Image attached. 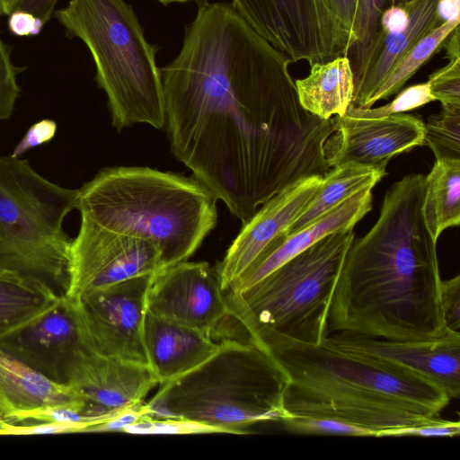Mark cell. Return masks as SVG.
Wrapping results in <instances>:
<instances>
[{
	"label": "cell",
	"instance_id": "1",
	"mask_svg": "<svg viewBox=\"0 0 460 460\" xmlns=\"http://www.w3.org/2000/svg\"><path fill=\"white\" fill-rule=\"evenodd\" d=\"M291 63L232 3L201 0L160 68L172 153L243 224L284 188L331 169L334 119L301 106Z\"/></svg>",
	"mask_w": 460,
	"mask_h": 460
},
{
	"label": "cell",
	"instance_id": "2",
	"mask_svg": "<svg viewBox=\"0 0 460 460\" xmlns=\"http://www.w3.org/2000/svg\"><path fill=\"white\" fill-rule=\"evenodd\" d=\"M424 179L411 173L394 182L375 225L353 239L333 291L328 334L428 341L450 331L437 242L422 215Z\"/></svg>",
	"mask_w": 460,
	"mask_h": 460
},
{
	"label": "cell",
	"instance_id": "3",
	"mask_svg": "<svg viewBox=\"0 0 460 460\" xmlns=\"http://www.w3.org/2000/svg\"><path fill=\"white\" fill-rule=\"evenodd\" d=\"M229 315L284 372L288 418H331L377 434L438 420L451 400L443 387L421 376L293 339L234 305Z\"/></svg>",
	"mask_w": 460,
	"mask_h": 460
},
{
	"label": "cell",
	"instance_id": "4",
	"mask_svg": "<svg viewBox=\"0 0 460 460\" xmlns=\"http://www.w3.org/2000/svg\"><path fill=\"white\" fill-rule=\"evenodd\" d=\"M217 201L195 177L116 166L79 189L76 209L101 227L153 243L163 270L198 250L217 224Z\"/></svg>",
	"mask_w": 460,
	"mask_h": 460
},
{
	"label": "cell",
	"instance_id": "5",
	"mask_svg": "<svg viewBox=\"0 0 460 460\" xmlns=\"http://www.w3.org/2000/svg\"><path fill=\"white\" fill-rule=\"evenodd\" d=\"M286 385L284 372L263 349L248 338H227L202 364L159 385L146 408L152 418L187 419L243 434L256 423L288 419Z\"/></svg>",
	"mask_w": 460,
	"mask_h": 460
},
{
	"label": "cell",
	"instance_id": "6",
	"mask_svg": "<svg viewBox=\"0 0 460 460\" xmlns=\"http://www.w3.org/2000/svg\"><path fill=\"white\" fill-rule=\"evenodd\" d=\"M55 16L79 39L94 62L118 131L135 124L162 129L165 106L156 49L145 36L133 7L125 0H68Z\"/></svg>",
	"mask_w": 460,
	"mask_h": 460
},
{
	"label": "cell",
	"instance_id": "7",
	"mask_svg": "<svg viewBox=\"0 0 460 460\" xmlns=\"http://www.w3.org/2000/svg\"><path fill=\"white\" fill-rule=\"evenodd\" d=\"M78 197L79 189L48 181L27 160L0 156V270L66 296L73 239L63 221Z\"/></svg>",
	"mask_w": 460,
	"mask_h": 460
},
{
	"label": "cell",
	"instance_id": "8",
	"mask_svg": "<svg viewBox=\"0 0 460 460\" xmlns=\"http://www.w3.org/2000/svg\"><path fill=\"white\" fill-rule=\"evenodd\" d=\"M353 229L331 234L283 263L228 303L257 323L293 339L322 344L328 314Z\"/></svg>",
	"mask_w": 460,
	"mask_h": 460
},
{
	"label": "cell",
	"instance_id": "9",
	"mask_svg": "<svg viewBox=\"0 0 460 460\" xmlns=\"http://www.w3.org/2000/svg\"><path fill=\"white\" fill-rule=\"evenodd\" d=\"M154 275L131 279L88 292L75 300L69 299L87 350L148 365L144 323Z\"/></svg>",
	"mask_w": 460,
	"mask_h": 460
},
{
	"label": "cell",
	"instance_id": "10",
	"mask_svg": "<svg viewBox=\"0 0 460 460\" xmlns=\"http://www.w3.org/2000/svg\"><path fill=\"white\" fill-rule=\"evenodd\" d=\"M162 270L158 248L151 242L107 230L81 216L71 245L70 283L66 297L81 296Z\"/></svg>",
	"mask_w": 460,
	"mask_h": 460
},
{
	"label": "cell",
	"instance_id": "11",
	"mask_svg": "<svg viewBox=\"0 0 460 460\" xmlns=\"http://www.w3.org/2000/svg\"><path fill=\"white\" fill-rule=\"evenodd\" d=\"M243 19L292 63L327 61L344 51L317 0H232Z\"/></svg>",
	"mask_w": 460,
	"mask_h": 460
},
{
	"label": "cell",
	"instance_id": "12",
	"mask_svg": "<svg viewBox=\"0 0 460 460\" xmlns=\"http://www.w3.org/2000/svg\"><path fill=\"white\" fill-rule=\"evenodd\" d=\"M146 312L212 338L229 318L217 270L205 261H186L157 271L148 288Z\"/></svg>",
	"mask_w": 460,
	"mask_h": 460
},
{
	"label": "cell",
	"instance_id": "13",
	"mask_svg": "<svg viewBox=\"0 0 460 460\" xmlns=\"http://www.w3.org/2000/svg\"><path fill=\"white\" fill-rule=\"evenodd\" d=\"M323 344L343 353L421 376L439 385L450 399L460 395V332L428 341H390L335 332Z\"/></svg>",
	"mask_w": 460,
	"mask_h": 460
},
{
	"label": "cell",
	"instance_id": "14",
	"mask_svg": "<svg viewBox=\"0 0 460 460\" xmlns=\"http://www.w3.org/2000/svg\"><path fill=\"white\" fill-rule=\"evenodd\" d=\"M336 132L325 147L329 166L355 163L385 171L390 159L424 144V122L418 115L335 116Z\"/></svg>",
	"mask_w": 460,
	"mask_h": 460
},
{
	"label": "cell",
	"instance_id": "15",
	"mask_svg": "<svg viewBox=\"0 0 460 460\" xmlns=\"http://www.w3.org/2000/svg\"><path fill=\"white\" fill-rule=\"evenodd\" d=\"M323 177L296 181L275 194L243 224L224 259L216 267L223 290L229 286L302 214Z\"/></svg>",
	"mask_w": 460,
	"mask_h": 460
},
{
	"label": "cell",
	"instance_id": "16",
	"mask_svg": "<svg viewBox=\"0 0 460 460\" xmlns=\"http://www.w3.org/2000/svg\"><path fill=\"white\" fill-rule=\"evenodd\" d=\"M0 348L48 378L64 384L75 354L87 350L74 305L65 296L40 317L2 339Z\"/></svg>",
	"mask_w": 460,
	"mask_h": 460
},
{
	"label": "cell",
	"instance_id": "17",
	"mask_svg": "<svg viewBox=\"0 0 460 460\" xmlns=\"http://www.w3.org/2000/svg\"><path fill=\"white\" fill-rule=\"evenodd\" d=\"M66 384L99 412L110 414L143 402L159 381L148 365L83 349L68 366Z\"/></svg>",
	"mask_w": 460,
	"mask_h": 460
},
{
	"label": "cell",
	"instance_id": "18",
	"mask_svg": "<svg viewBox=\"0 0 460 460\" xmlns=\"http://www.w3.org/2000/svg\"><path fill=\"white\" fill-rule=\"evenodd\" d=\"M371 190L354 194L299 231L275 239L226 291L240 294L322 238L336 232L353 229L372 208Z\"/></svg>",
	"mask_w": 460,
	"mask_h": 460
},
{
	"label": "cell",
	"instance_id": "19",
	"mask_svg": "<svg viewBox=\"0 0 460 460\" xmlns=\"http://www.w3.org/2000/svg\"><path fill=\"white\" fill-rule=\"evenodd\" d=\"M219 346L213 338L195 329L146 312L144 347L147 364L159 385L194 369Z\"/></svg>",
	"mask_w": 460,
	"mask_h": 460
},
{
	"label": "cell",
	"instance_id": "20",
	"mask_svg": "<svg viewBox=\"0 0 460 460\" xmlns=\"http://www.w3.org/2000/svg\"><path fill=\"white\" fill-rule=\"evenodd\" d=\"M51 406H74L102 415L74 386L48 378L0 348V413L10 421L16 413Z\"/></svg>",
	"mask_w": 460,
	"mask_h": 460
},
{
	"label": "cell",
	"instance_id": "21",
	"mask_svg": "<svg viewBox=\"0 0 460 460\" xmlns=\"http://www.w3.org/2000/svg\"><path fill=\"white\" fill-rule=\"evenodd\" d=\"M438 1L416 0L408 8L405 25L384 34L375 56L355 85L352 104L367 108L370 98L396 64L419 40L443 22L438 13Z\"/></svg>",
	"mask_w": 460,
	"mask_h": 460
},
{
	"label": "cell",
	"instance_id": "22",
	"mask_svg": "<svg viewBox=\"0 0 460 460\" xmlns=\"http://www.w3.org/2000/svg\"><path fill=\"white\" fill-rule=\"evenodd\" d=\"M295 86L301 106L322 119L344 116L353 103L354 77L345 56L310 64L309 75Z\"/></svg>",
	"mask_w": 460,
	"mask_h": 460
},
{
	"label": "cell",
	"instance_id": "23",
	"mask_svg": "<svg viewBox=\"0 0 460 460\" xmlns=\"http://www.w3.org/2000/svg\"><path fill=\"white\" fill-rule=\"evenodd\" d=\"M61 297L40 282L0 270V341L40 317Z\"/></svg>",
	"mask_w": 460,
	"mask_h": 460
},
{
	"label": "cell",
	"instance_id": "24",
	"mask_svg": "<svg viewBox=\"0 0 460 460\" xmlns=\"http://www.w3.org/2000/svg\"><path fill=\"white\" fill-rule=\"evenodd\" d=\"M311 202L282 235L294 234L314 222L354 194L372 190L386 172L355 163L332 167Z\"/></svg>",
	"mask_w": 460,
	"mask_h": 460
},
{
	"label": "cell",
	"instance_id": "25",
	"mask_svg": "<svg viewBox=\"0 0 460 460\" xmlns=\"http://www.w3.org/2000/svg\"><path fill=\"white\" fill-rule=\"evenodd\" d=\"M422 215L434 241L460 224V160H436L424 179Z\"/></svg>",
	"mask_w": 460,
	"mask_h": 460
},
{
	"label": "cell",
	"instance_id": "26",
	"mask_svg": "<svg viewBox=\"0 0 460 460\" xmlns=\"http://www.w3.org/2000/svg\"><path fill=\"white\" fill-rule=\"evenodd\" d=\"M416 0H358L351 37L344 56L349 59L356 85L375 56L384 32L381 18L391 7L408 9Z\"/></svg>",
	"mask_w": 460,
	"mask_h": 460
},
{
	"label": "cell",
	"instance_id": "27",
	"mask_svg": "<svg viewBox=\"0 0 460 460\" xmlns=\"http://www.w3.org/2000/svg\"><path fill=\"white\" fill-rule=\"evenodd\" d=\"M460 19L447 20L419 40L396 64L381 86L370 98L367 108L399 93L407 81L439 49Z\"/></svg>",
	"mask_w": 460,
	"mask_h": 460
},
{
	"label": "cell",
	"instance_id": "28",
	"mask_svg": "<svg viewBox=\"0 0 460 460\" xmlns=\"http://www.w3.org/2000/svg\"><path fill=\"white\" fill-rule=\"evenodd\" d=\"M424 144L436 160H460V106H442L424 122Z\"/></svg>",
	"mask_w": 460,
	"mask_h": 460
},
{
	"label": "cell",
	"instance_id": "29",
	"mask_svg": "<svg viewBox=\"0 0 460 460\" xmlns=\"http://www.w3.org/2000/svg\"><path fill=\"white\" fill-rule=\"evenodd\" d=\"M436 101L430 93L429 82L411 85L396 93L395 98L377 108H359L351 104L347 113L352 117L377 118L403 113Z\"/></svg>",
	"mask_w": 460,
	"mask_h": 460
},
{
	"label": "cell",
	"instance_id": "30",
	"mask_svg": "<svg viewBox=\"0 0 460 460\" xmlns=\"http://www.w3.org/2000/svg\"><path fill=\"white\" fill-rule=\"evenodd\" d=\"M292 433L304 435H338L352 437H376V431L368 428L321 417H290L281 421Z\"/></svg>",
	"mask_w": 460,
	"mask_h": 460
},
{
	"label": "cell",
	"instance_id": "31",
	"mask_svg": "<svg viewBox=\"0 0 460 460\" xmlns=\"http://www.w3.org/2000/svg\"><path fill=\"white\" fill-rule=\"evenodd\" d=\"M125 432L133 434H195L222 433L215 427L181 418H152L148 415L128 427Z\"/></svg>",
	"mask_w": 460,
	"mask_h": 460
},
{
	"label": "cell",
	"instance_id": "32",
	"mask_svg": "<svg viewBox=\"0 0 460 460\" xmlns=\"http://www.w3.org/2000/svg\"><path fill=\"white\" fill-rule=\"evenodd\" d=\"M430 93L442 106H460V60L447 65L429 75Z\"/></svg>",
	"mask_w": 460,
	"mask_h": 460
},
{
	"label": "cell",
	"instance_id": "33",
	"mask_svg": "<svg viewBox=\"0 0 460 460\" xmlns=\"http://www.w3.org/2000/svg\"><path fill=\"white\" fill-rule=\"evenodd\" d=\"M21 69L11 59L7 46L0 38V120L11 117L15 102L20 94L17 75Z\"/></svg>",
	"mask_w": 460,
	"mask_h": 460
},
{
	"label": "cell",
	"instance_id": "34",
	"mask_svg": "<svg viewBox=\"0 0 460 460\" xmlns=\"http://www.w3.org/2000/svg\"><path fill=\"white\" fill-rule=\"evenodd\" d=\"M317 1L330 19L345 54L349 44L358 0Z\"/></svg>",
	"mask_w": 460,
	"mask_h": 460
},
{
	"label": "cell",
	"instance_id": "35",
	"mask_svg": "<svg viewBox=\"0 0 460 460\" xmlns=\"http://www.w3.org/2000/svg\"><path fill=\"white\" fill-rule=\"evenodd\" d=\"M460 422L438 419L433 421L413 426L401 427L381 430L376 438L381 437H425V438H452L459 435Z\"/></svg>",
	"mask_w": 460,
	"mask_h": 460
},
{
	"label": "cell",
	"instance_id": "36",
	"mask_svg": "<svg viewBox=\"0 0 460 460\" xmlns=\"http://www.w3.org/2000/svg\"><path fill=\"white\" fill-rule=\"evenodd\" d=\"M440 301L447 327L450 331L460 330V275L442 279Z\"/></svg>",
	"mask_w": 460,
	"mask_h": 460
},
{
	"label": "cell",
	"instance_id": "37",
	"mask_svg": "<svg viewBox=\"0 0 460 460\" xmlns=\"http://www.w3.org/2000/svg\"><path fill=\"white\" fill-rule=\"evenodd\" d=\"M85 425L76 422L41 421L40 424L15 425L7 422L0 435H40L84 432Z\"/></svg>",
	"mask_w": 460,
	"mask_h": 460
},
{
	"label": "cell",
	"instance_id": "38",
	"mask_svg": "<svg viewBox=\"0 0 460 460\" xmlns=\"http://www.w3.org/2000/svg\"><path fill=\"white\" fill-rule=\"evenodd\" d=\"M57 128V123L49 119H44L32 124L11 155L20 157L27 151L49 142L56 135Z\"/></svg>",
	"mask_w": 460,
	"mask_h": 460
},
{
	"label": "cell",
	"instance_id": "39",
	"mask_svg": "<svg viewBox=\"0 0 460 460\" xmlns=\"http://www.w3.org/2000/svg\"><path fill=\"white\" fill-rule=\"evenodd\" d=\"M8 16L9 29L16 36H33L44 27L39 19L23 11L15 10Z\"/></svg>",
	"mask_w": 460,
	"mask_h": 460
},
{
	"label": "cell",
	"instance_id": "40",
	"mask_svg": "<svg viewBox=\"0 0 460 460\" xmlns=\"http://www.w3.org/2000/svg\"><path fill=\"white\" fill-rule=\"evenodd\" d=\"M58 1L21 0L15 10L23 11L33 15L45 25L55 13V7Z\"/></svg>",
	"mask_w": 460,
	"mask_h": 460
},
{
	"label": "cell",
	"instance_id": "41",
	"mask_svg": "<svg viewBox=\"0 0 460 460\" xmlns=\"http://www.w3.org/2000/svg\"><path fill=\"white\" fill-rule=\"evenodd\" d=\"M408 19V9L391 7L385 11L381 18V27L384 34L402 28Z\"/></svg>",
	"mask_w": 460,
	"mask_h": 460
},
{
	"label": "cell",
	"instance_id": "42",
	"mask_svg": "<svg viewBox=\"0 0 460 460\" xmlns=\"http://www.w3.org/2000/svg\"><path fill=\"white\" fill-rule=\"evenodd\" d=\"M441 48L446 50V58L448 61L460 60V31L459 26L456 27L444 40Z\"/></svg>",
	"mask_w": 460,
	"mask_h": 460
},
{
	"label": "cell",
	"instance_id": "43",
	"mask_svg": "<svg viewBox=\"0 0 460 460\" xmlns=\"http://www.w3.org/2000/svg\"><path fill=\"white\" fill-rule=\"evenodd\" d=\"M438 13L443 22L447 20L460 19V0H439Z\"/></svg>",
	"mask_w": 460,
	"mask_h": 460
},
{
	"label": "cell",
	"instance_id": "44",
	"mask_svg": "<svg viewBox=\"0 0 460 460\" xmlns=\"http://www.w3.org/2000/svg\"><path fill=\"white\" fill-rule=\"evenodd\" d=\"M21 0H0V7L4 15L12 13L19 4Z\"/></svg>",
	"mask_w": 460,
	"mask_h": 460
},
{
	"label": "cell",
	"instance_id": "45",
	"mask_svg": "<svg viewBox=\"0 0 460 460\" xmlns=\"http://www.w3.org/2000/svg\"><path fill=\"white\" fill-rule=\"evenodd\" d=\"M190 1H199V2L201 0H158V2L164 5H167L170 4H175V3L181 4V3H186V2H190Z\"/></svg>",
	"mask_w": 460,
	"mask_h": 460
},
{
	"label": "cell",
	"instance_id": "46",
	"mask_svg": "<svg viewBox=\"0 0 460 460\" xmlns=\"http://www.w3.org/2000/svg\"><path fill=\"white\" fill-rule=\"evenodd\" d=\"M10 422L8 420H6L1 413H0V431L3 429L4 425Z\"/></svg>",
	"mask_w": 460,
	"mask_h": 460
},
{
	"label": "cell",
	"instance_id": "47",
	"mask_svg": "<svg viewBox=\"0 0 460 460\" xmlns=\"http://www.w3.org/2000/svg\"><path fill=\"white\" fill-rule=\"evenodd\" d=\"M2 14H3V13H2V11H1V7H0V16H1Z\"/></svg>",
	"mask_w": 460,
	"mask_h": 460
}]
</instances>
